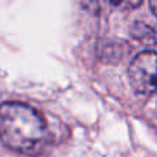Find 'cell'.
Listing matches in <instances>:
<instances>
[{"mask_svg": "<svg viewBox=\"0 0 157 157\" xmlns=\"http://www.w3.org/2000/svg\"><path fill=\"white\" fill-rule=\"evenodd\" d=\"M44 119L37 110L19 102L0 105V139L6 146L24 155H36L47 144Z\"/></svg>", "mask_w": 157, "mask_h": 157, "instance_id": "1", "label": "cell"}, {"mask_svg": "<svg viewBox=\"0 0 157 157\" xmlns=\"http://www.w3.org/2000/svg\"><path fill=\"white\" fill-rule=\"evenodd\" d=\"M128 76L134 91L141 95H152L156 90V52L144 51L136 55L131 62Z\"/></svg>", "mask_w": 157, "mask_h": 157, "instance_id": "2", "label": "cell"}, {"mask_svg": "<svg viewBox=\"0 0 157 157\" xmlns=\"http://www.w3.org/2000/svg\"><path fill=\"white\" fill-rule=\"evenodd\" d=\"M152 4V8H153V14H156V2H150Z\"/></svg>", "mask_w": 157, "mask_h": 157, "instance_id": "3", "label": "cell"}]
</instances>
